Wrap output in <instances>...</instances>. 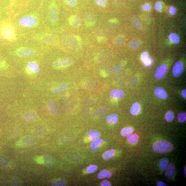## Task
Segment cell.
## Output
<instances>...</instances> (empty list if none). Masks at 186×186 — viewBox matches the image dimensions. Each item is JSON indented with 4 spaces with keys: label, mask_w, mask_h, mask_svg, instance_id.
<instances>
[{
    "label": "cell",
    "mask_w": 186,
    "mask_h": 186,
    "mask_svg": "<svg viewBox=\"0 0 186 186\" xmlns=\"http://www.w3.org/2000/svg\"><path fill=\"white\" fill-rule=\"evenodd\" d=\"M11 18L21 37L46 28L41 10L26 9L25 7Z\"/></svg>",
    "instance_id": "cell-1"
},
{
    "label": "cell",
    "mask_w": 186,
    "mask_h": 186,
    "mask_svg": "<svg viewBox=\"0 0 186 186\" xmlns=\"http://www.w3.org/2000/svg\"><path fill=\"white\" fill-rule=\"evenodd\" d=\"M14 54L19 58H28L35 55L38 48L43 45L26 37H22L13 44Z\"/></svg>",
    "instance_id": "cell-2"
},
{
    "label": "cell",
    "mask_w": 186,
    "mask_h": 186,
    "mask_svg": "<svg viewBox=\"0 0 186 186\" xmlns=\"http://www.w3.org/2000/svg\"><path fill=\"white\" fill-rule=\"evenodd\" d=\"M21 38L12 18L0 22V38L2 40L12 45Z\"/></svg>",
    "instance_id": "cell-3"
},
{
    "label": "cell",
    "mask_w": 186,
    "mask_h": 186,
    "mask_svg": "<svg viewBox=\"0 0 186 186\" xmlns=\"http://www.w3.org/2000/svg\"><path fill=\"white\" fill-rule=\"evenodd\" d=\"M43 13L45 25L47 22L52 25H55L57 24L59 20V11L55 1L52 2L50 4L46 13Z\"/></svg>",
    "instance_id": "cell-4"
},
{
    "label": "cell",
    "mask_w": 186,
    "mask_h": 186,
    "mask_svg": "<svg viewBox=\"0 0 186 186\" xmlns=\"http://www.w3.org/2000/svg\"><path fill=\"white\" fill-rule=\"evenodd\" d=\"M152 148L156 153L166 154L172 151L173 146L172 144L168 141H160L154 143Z\"/></svg>",
    "instance_id": "cell-5"
},
{
    "label": "cell",
    "mask_w": 186,
    "mask_h": 186,
    "mask_svg": "<svg viewBox=\"0 0 186 186\" xmlns=\"http://www.w3.org/2000/svg\"><path fill=\"white\" fill-rule=\"evenodd\" d=\"M62 43L68 48L75 49L78 45L79 41L76 36L72 35H66L63 36L61 39Z\"/></svg>",
    "instance_id": "cell-6"
},
{
    "label": "cell",
    "mask_w": 186,
    "mask_h": 186,
    "mask_svg": "<svg viewBox=\"0 0 186 186\" xmlns=\"http://www.w3.org/2000/svg\"><path fill=\"white\" fill-rule=\"evenodd\" d=\"M72 60L69 57H62L58 59L54 62L53 65L56 68H62L67 67L72 63Z\"/></svg>",
    "instance_id": "cell-7"
},
{
    "label": "cell",
    "mask_w": 186,
    "mask_h": 186,
    "mask_svg": "<svg viewBox=\"0 0 186 186\" xmlns=\"http://www.w3.org/2000/svg\"><path fill=\"white\" fill-rule=\"evenodd\" d=\"M36 141V139L33 136L28 135L25 136L20 140L17 143L18 145L27 146L34 144Z\"/></svg>",
    "instance_id": "cell-8"
},
{
    "label": "cell",
    "mask_w": 186,
    "mask_h": 186,
    "mask_svg": "<svg viewBox=\"0 0 186 186\" xmlns=\"http://www.w3.org/2000/svg\"><path fill=\"white\" fill-rule=\"evenodd\" d=\"M168 69V66L166 64H162L158 67L157 68L155 75V78L159 80L164 77Z\"/></svg>",
    "instance_id": "cell-9"
},
{
    "label": "cell",
    "mask_w": 186,
    "mask_h": 186,
    "mask_svg": "<svg viewBox=\"0 0 186 186\" xmlns=\"http://www.w3.org/2000/svg\"><path fill=\"white\" fill-rule=\"evenodd\" d=\"M68 22L70 26L77 28L80 26L82 22L81 18L78 16H71L68 18Z\"/></svg>",
    "instance_id": "cell-10"
},
{
    "label": "cell",
    "mask_w": 186,
    "mask_h": 186,
    "mask_svg": "<svg viewBox=\"0 0 186 186\" xmlns=\"http://www.w3.org/2000/svg\"><path fill=\"white\" fill-rule=\"evenodd\" d=\"M183 71V67L182 62H177L175 64L173 69V75L175 77H178L182 74Z\"/></svg>",
    "instance_id": "cell-11"
},
{
    "label": "cell",
    "mask_w": 186,
    "mask_h": 186,
    "mask_svg": "<svg viewBox=\"0 0 186 186\" xmlns=\"http://www.w3.org/2000/svg\"><path fill=\"white\" fill-rule=\"evenodd\" d=\"M176 171V169L174 165L172 163H170L167 167L165 172V175L167 178L169 179H172L174 177Z\"/></svg>",
    "instance_id": "cell-12"
},
{
    "label": "cell",
    "mask_w": 186,
    "mask_h": 186,
    "mask_svg": "<svg viewBox=\"0 0 186 186\" xmlns=\"http://www.w3.org/2000/svg\"><path fill=\"white\" fill-rule=\"evenodd\" d=\"M84 20L85 23L88 26H93L96 22V17L91 13H87L84 16Z\"/></svg>",
    "instance_id": "cell-13"
},
{
    "label": "cell",
    "mask_w": 186,
    "mask_h": 186,
    "mask_svg": "<svg viewBox=\"0 0 186 186\" xmlns=\"http://www.w3.org/2000/svg\"><path fill=\"white\" fill-rule=\"evenodd\" d=\"M23 118L25 120L28 122H34L38 119V116L34 111H30L24 115Z\"/></svg>",
    "instance_id": "cell-14"
},
{
    "label": "cell",
    "mask_w": 186,
    "mask_h": 186,
    "mask_svg": "<svg viewBox=\"0 0 186 186\" xmlns=\"http://www.w3.org/2000/svg\"><path fill=\"white\" fill-rule=\"evenodd\" d=\"M124 91L120 89H117L113 90L110 92V95L112 98L116 99H119L124 96Z\"/></svg>",
    "instance_id": "cell-15"
},
{
    "label": "cell",
    "mask_w": 186,
    "mask_h": 186,
    "mask_svg": "<svg viewBox=\"0 0 186 186\" xmlns=\"http://www.w3.org/2000/svg\"><path fill=\"white\" fill-rule=\"evenodd\" d=\"M154 93L161 99H166L168 97V95L166 91L161 87H157L154 90Z\"/></svg>",
    "instance_id": "cell-16"
},
{
    "label": "cell",
    "mask_w": 186,
    "mask_h": 186,
    "mask_svg": "<svg viewBox=\"0 0 186 186\" xmlns=\"http://www.w3.org/2000/svg\"><path fill=\"white\" fill-rule=\"evenodd\" d=\"M48 106L49 111L51 114L54 115H57L59 114V109L52 100H49L48 101Z\"/></svg>",
    "instance_id": "cell-17"
},
{
    "label": "cell",
    "mask_w": 186,
    "mask_h": 186,
    "mask_svg": "<svg viewBox=\"0 0 186 186\" xmlns=\"http://www.w3.org/2000/svg\"><path fill=\"white\" fill-rule=\"evenodd\" d=\"M27 67L29 70L33 73L38 72L40 70V67L37 63L34 61H31L28 63Z\"/></svg>",
    "instance_id": "cell-18"
},
{
    "label": "cell",
    "mask_w": 186,
    "mask_h": 186,
    "mask_svg": "<svg viewBox=\"0 0 186 186\" xmlns=\"http://www.w3.org/2000/svg\"><path fill=\"white\" fill-rule=\"evenodd\" d=\"M88 134L90 137L91 141L99 139L100 137V134L99 131L91 129L88 132Z\"/></svg>",
    "instance_id": "cell-19"
},
{
    "label": "cell",
    "mask_w": 186,
    "mask_h": 186,
    "mask_svg": "<svg viewBox=\"0 0 186 186\" xmlns=\"http://www.w3.org/2000/svg\"><path fill=\"white\" fill-rule=\"evenodd\" d=\"M140 106L138 102H135L132 106L130 109V113L132 115H136L140 112Z\"/></svg>",
    "instance_id": "cell-20"
},
{
    "label": "cell",
    "mask_w": 186,
    "mask_h": 186,
    "mask_svg": "<svg viewBox=\"0 0 186 186\" xmlns=\"http://www.w3.org/2000/svg\"><path fill=\"white\" fill-rule=\"evenodd\" d=\"M103 142V140L101 139H98L92 141L91 144V149L93 151H96L98 149L100 144Z\"/></svg>",
    "instance_id": "cell-21"
},
{
    "label": "cell",
    "mask_w": 186,
    "mask_h": 186,
    "mask_svg": "<svg viewBox=\"0 0 186 186\" xmlns=\"http://www.w3.org/2000/svg\"><path fill=\"white\" fill-rule=\"evenodd\" d=\"M115 152V150L113 149H111L106 151L102 154V158L104 160L106 161L109 160L113 157Z\"/></svg>",
    "instance_id": "cell-22"
},
{
    "label": "cell",
    "mask_w": 186,
    "mask_h": 186,
    "mask_svg": "<svg viewBox=\"0 0 186 186\" xmlns=\"http://www.w3.org/2000/svg\"><path fill=\"white\" fill-rule=\"evenodd\" d=\"M106 122L108 123L112 122L114 124H116L118 121V117L116 114H112L106 117Z\"/></svg>",
    "instance_id": "cell-23"
},
{
    "label": "cell",
    "mask_w": 186,
    "mask_h": 186,
    "mask_svg": "<svg viewBox=\"0 0 186 186\" xmlns=\"http://www.w3.org/2000/svg\"><path fill=\"white\" fill-rule=\"evenodd\" d=\"M68 87L69 85L68 84L66 83H63L56 88L54 89L52 92L54 93L62 92L67 90L68 89Z\"/></svg>",
    "instance_id": "cell-24"
},
{
    "label": "cell",
    "mask_w": 186,
    "mask_h": 186,
    "mask_svg": "<svg viewBox=\"0 0 186 186\" xmlns=\"http://www.w3.org/2000/svg\"><path fill=\"white\" fill-rule=\"evenodd\" d=\"M112 177V174L106 170H102L100 172L98 175V178L99 179H102L104 178H109Z\"/></svg>",
    "instance_id": "cell-25"
},
{
    "label": "cell",
    "mask_w": 186,
    "mask_h": 186,
    "mask_svg": "<svg viewBox=\"0 0 186 186\" xmlns=\"http://www.w3.org/2000/svg\"><path fill=\"white\" fill-rule=\"evenodd\" d=\"M127 140L129 143L130 144L137 143L139 140V136L137 134H133L127 136Z\"/></svg>",
    "instance_id": "cell-26"
},
{
    "label": "cell",
    "mask_w": 186,
    "mask_h": 186,
    "mask_svg": "<svg viewBox=\"0 0 186 186\" xmlns=\"http://www.w3.org/2000/svg\"><path fill=\"white\" fill-rule=\"evenodd\" d=\"M47 131L43 127H39L35 129L34 132V134L39 137H43L46 135Z\"/></svg>",
    "instance_id": "cell-27"
},
{
    "label": "cell",
    "mask_w": 186,
    "mask_h": 186,
    "mask_svg": "<svg viewBox=\"0 0 186 186\" xmlns=\"http://www.w3.org/2000/svg\"><path fill=\"white\" fill-rule=\"evenodd\" d=\"M43 164L45 166H49L53 164V160L51 156L48 155L42 156Z\"/></svg>",
    "instance_id": "cell-28"
},
{
    "label": "cell",
    "mask_w": 186,
    "mask_h": 186,
    "mask_svg": "<svg viewBox=\"0 0 186 186\" xmlns=\"http://www.w3.org/2000/svg\"><path fill=\"white\" fill-rule=\"evenodd\" d=\"M133 132V129L129 127H125L121 132V134L123 136H126L130 135Z\"/></svg>",
    "instance_id": "cell-29"
},
{
    "label": "cell",
    "mask_w": 186,
    "mask_h": 186,
    "mask_svg": "<svg viewBox=\"0 0 186 186\" xmlns=\"http://www.w3.org/2000/svg\"><path fill=\"white\" fill-rule=\"evenodd\" d=\"M169 39L172 43L177 44L179 41V38L178 35L176 33H172L169 35Z\"/></svg>",
    "instance_id": "cell-30"
},
{
    "label": "cell",
    "mask_w": 186,
    "mask_h": 186,
    "mask_svg": "<svg viewBox=\"0 0 186 186\" xmlns=\"http://www.w3.org/2000/svg\"><path fill=\"white\" fill-rule=\"evenodd\" d=\"M168 164V160L166 158H163L160 161L159 166L161 170L164 171L166 168Z\"/></svg>",
    "instance_id": "cell-31"
},
{
    "label": "cell",
    "mask_w": 186,
    "mask_h": 186,
    "mask_svg": "<svg viewBox=\"0 0 186 186\" xmlns=\"http://www.w3.org/2000/svg\"><path fill=\"white\" fill-rule=\"evenodd\" d=\"M131 21L133 25L136 28H141L142 25L137 19L134 17H132Z\"/></svg>",
    "instance_id": "cell-32"
},
{
    "label": "cell",
    "mask_w": 186,
    "mask_h": 186,
    "mask_svg": "<svg viewBox=\"0 0 186 186\" xmlns=\"http://www.w3.org/2000/svg\"><path fill=\"white\" fill-rule=\"evenodd\" d=\"M20 130L19 129L15 130L12 132L10 134L9 138L11 139H13L14 138L18 136L20 134Z\"/></svg>",
    "instance_id": "cell-33"
},
{
    "label": "cell",
    "mask_w": 186,
    "mask_h": 186,
    "mask_svg": "<svg viewBox=\"0 0 186 186\" xmlns=\"http://www.w3.org/2000/svg\"><path fill=\"white\" fill-rule=\"evenodd\" d=\"M165 118H166L167 122H171L174 118V113L172 111H169L166 114Z\"/></svg>",
    "instance_id": "cell-34"
},
{
    "label": "cell",
    "mask_w": 186,
    "mask_h": 186,
    "mask_svg": "<svg viewBox=\"0 0 186 186\" xmlns=\"http://www.w3.org/2000/svg\"><path fill=\"white\" fill-rule=\"evenodd\" d=\"M98 169V167L95 165H90L87 168V171L89 173H92L96 172Z\"/></svg>",
    "instance_id": "cell-35"
},
{
    "label": "cell",
    "mask_w": 186,
    "mask_h": 186,
    "mask_svg": "<svg viewBox=\"0 0 186 186\" xmlns=\"http://www.w3.org/2000/svg\"><path fill=\"white\" fill-rule=\"evenodd\" d=\"M140 43L139 41L136 40H133L130 43L129 46L131 48L135 49L138 48L140 46Z\"/></svg>",
    "instance_id": "cell-36"
},
{
    "label": "cell",
    "mask_w": 186,
    "mask_h": 186,
    "mask_svg": "<svg viewBox=\"0 0 186 186\" xmlns=\"http://www.w3.org/2000/svg\"><path fill=\"white\" fill-rule=\"evenodd\" d=\"M124 38L122 36H119L114 40V43L116 45H120L124 43Z\"/></svg>",
    "instance_id": "cell-37"
},
{
    "label": "cell",
    "mask_w": 186,
    "mask_h": 186,
    "mask_svg": "<svg viewBox=\"0 0 186 186\" xmlns=\"http://www.w3.org/2000/svg\"><path fill=\"white\" fill-rule=\"evenodd\" d=\"M66 185V181L64 179H61L58 181L54 182L52 183L53 186H65Z\"/></svg>",
    "instance_id": "cell-38"
},
{
    "label": "cell",
    "mask_w": 186,
    "mask_h": 186,
    "mask_svg": "<svg viewBox=\"0 0 186 186\" xmlns=\"http://www.w3.org/2000/svg\"><path fill=\"white\" fill-rule=\"evenodd\" d=\"M179 122H185L186 120V114L185 112H180L178 114Z\"/></svg>",
    "instance_id": "cell-39"
},
{
    "label": "cell",
    "mask_w": 186,
    "mask_h": 186,
    "mask_svg": "<svg viewBox=\"0 0 186 186\" xmlns=\"http://www.w3.org/2000/svg\"><path fill=\"white\" fill-rule=\"evenodd\" d=\"M9 161L4 157L0 156V166H7L9 164Z\"/></svg>",
    "instance_id": "cell-40"
},
{
    "label": "cell",
    "mask_w": 186,
    "mask_h": 186,
    "mask_svg": "<svg viewBox=\"0 0 186 186\" xmlns=\"http://www.w3.org/2000/svg\"><path fill=\"white\" fill-rule=\"evenodd\" d=\"M121 69V65L120 64H117L113 67L112 69V73L113 74H116Z\"/></svg>",
    "instance_id": "cell-41"
},
{
    "label": "cell",
    "mask_w": 186,
    "mask_h": 186,
    "mask_svg": "<svg viewBox=\"0 0 186 186\" xmlns=\"http://www.w3.org/2000/svg\"><path fill=\"white\" fill-rule=\"evenodd\" d=\"M95 3L97 5L101 7H104L106 5V0H95Z\"/></svg>",
    "instance_id": "cell-42"
},
{
    "label": "cell",
    "mask_w": 186,
    "mask_h": 186,
    "mask_svg": "<svg viewBox=\"0 0 186 186\" xmlns=\"http://www.w3.org/2000/svg\"><path fill=\"white\" fill-rule=\"evenodd\" d=\"M96 113L99 115L100 117H103L106 113V110L104 108H100L96 111Z\"/></svg>",
    "instance_id": "cell-43"
},
{
    "label": "cell",
    "mask_w": 186,
    "mask_h": 186,
    "mask_svg": "<svg viewBox=\"0 0 186 186\" xmlns=\"http://www.w3.org/2000/svg\"><path fill=\"white\" fill-rule=\"evenodd\" d=\"M143 62L144 65L146 67H149L152 64V60L151 58H148Z\"/></svg>",
    "instance_id": "cell-44"
},
{
    "label": "cell",
    "mask_w": 186,
    "mask_h": 186,
    "mask_svg": "<svg viewBox=\"0 0 186 186\" xmlns=\"http://www.w3.org/2000/svg\"><path fill=\"white\" fill-rule=\"evenodd\" d=\"M142 9L145 11H150L152 9V7L151 4L147 3L145 4L142 7Z\"/></svg>",
    "instance_id": "cell-45"
},
{
    "label": "cell",
    "mask_w": 186,
    "mask_h": 186,
    "mask_svg": "<svg viewBox=\"0 0 186 186\" xmlns=\"http://www.w3.org/2000/svg\"><path fill=\"white\" fill-rule=\"evenodd\" d=\"M149 58V54L147 52H144L142 54L141 57V59L142 61L143 62Z\"/></svg>",
    "instance_id": "cell-46"
},
{
    "label": "cell",
    "mask_w": 186,
    "mask_h": 186,
    "mask_svg": "<svg viewBox=\"0 0 186 186\" xmlns=\"http://www.w3.org/2000/svg\"><path fill=\"white\" fill-rule=\"evenodd\" d=\"M64 1L70 6H75L77 4L76 0H64Z\"/></svg>",
    "instance_id": "cell-47"
},
{
    "label": "cell",
    "mask_w": 186,
    "mask_h": 186,
    "mask_svg": "<svg viewBox=\"0 0 186 186\" xmlns=\"http://www.w3.org/2000/svg\"><path fill=\"white\" fill-rule=\"evenodd\" d=\"M156 9L157 11H160L162 9V3L161 1H158L156 4Z\"/></svg>",
    "instance_id": "cell-48"
},
{
    "label": "cell",
    "mask_w": 186,
    "mask_h": 186,
    "mask_svg": "<svg viewBox=\"0 0 186 186\" xmlns=\"http://www.w3.org/2000/svg\"><path fill=\"white\" fill-rule=\"evenodd\" d=\"M20 185L19 181L17 179H14L12 181V185L13 186H19Z\"/></svg>",
    "instance_id": "cell-49"
},
{
    "label": "cell",
    "mask_w": 186,
    "mask_h": 186,
    "mask_svg": "<svg viewBox=\"0 0 186 186\" xmlns=\"http://www.w3.org/2000/svg\"><path fill=\"white\" fill-rule=\"evenodd\" d=\"M176 11V9L173 6H171L169 10V13L172 15H174Z\"/></svg>",
    "instance_id": "cell-50"
},
{
    "label": "cell",
    "mask_w": 186,
    "mask_h": 186,
    "mask_svg": "<svg viewBox=\"0 0 186 186\" xmlns=\"http://www.w3.org/2000/svg\"><path fill=\"white\" fill-rule=\"evenodd\" d=\"M101 185L102 186H111L110 182L107 180H104L103 181H102L101 183Z\"/></svg>",
    "instance_id": "cell-51"
},
{
    "label": "cell",
    "mask_w": 186,
    "mask_h": 186,
    "mask_svg": "<svg viewBox=\"0 0 186 186\" xmlns=\"http://www.w3.org/2000/svg\"><path fill=\"white\" fill-rule=\"evenodd\" d=\"M35 161L39 164H43L42 156L38 157L36 158Z\"/></svg>",
    "instance_id": "cell-52"
},
{
    "label": "cell",
    "mask_w": 186,
    "mask_h": 186,
    "mask_svg": "<svg viewBox=\"0 0 186 186\" xmlns=\"http://www.w3.org/2000/svg\"><path fill=\"white\" fill-rule=\"evenodd\" d=\"M5 62L2 58L0 56V66H3L5 65Z\"/></svg>",
    "instance_id": "cell-53"
},
{
    "label": "cell",
    "mask_w": 186,
    "mask_h": 186,
    "mask_svg": "<svg viewBox=\"0 0 186 186\" xmlns=\"http://www.w3.org/2000/svg\"><path fill=\"white\" fill-rule=\"evenodd\" d=\"M157 185L158 186H168V185L166 184L164 182H162L159 181L157 183Z\"/></svg>",
    "instance_id": "cell-54"
},
{
    "label": "cell",
    "mask_w": 186,
    "mask_h": 186,
    "mask_svg": "<svg viewBox=\"0 0 186 186\" xmlns=\"http://www.w3.org/2000/svg\"><path fill=\"white\" fill-rule=\"evenodd\" d=\"M182 95L183 96L184 98L185 99H186V90H184L182 92Z\"/></svg>",
    "instance_id": "cell-55"
},
{
    "label": "cell",
    "mask_w": 186,
    "mask_h": 186,
    "mask_svg": "<svg viewBox=\"0 0 186 186\" xmlns=\"http://www.w3.org/2000/svg\"><path fill=\"white\" fill-rule=\"evenodd\" d=\"M186 168L185 167V177H186Z\"/></svg>",
    "instance_id": "cell-56"
},
{
    "label": "cell",
    "mask_w": 186,
    "mask_h": 186,
    "mask_svg": "<svg viewBox=\"0 0 186 186\" xmlns=\"http://www.w3.org/2000/svg\"></svg>",
    "instance_id": "cell-57"
}]
</instances>
